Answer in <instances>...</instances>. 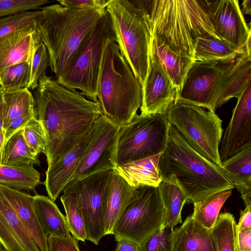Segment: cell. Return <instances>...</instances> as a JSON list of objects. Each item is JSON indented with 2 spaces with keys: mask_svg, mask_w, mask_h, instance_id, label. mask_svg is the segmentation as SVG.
<instances>
[{
  "mask_svg": "<svg viewBox=\"0 0 251 251\" xmlns=\"http://www.w3.org/2000/svg\"><path fill=\"white\" fill-rule=\"evenodd\" d=\"M0 191L40 251H48V236L42 230L36 215L34 196L2 185H0Z\"/></svg>",
  "mask_w": 251,
  "mask_h": 251,
  "instance_id": "d6986e66",
  "label": "cell"
},
{
  "mask_svg": "<svg viewBox=\"0 0 251 251\" xmlns=\"http://www.w3.org/2000/svg\"><path fill=\"white\" fill-rule=\"evenodd\" d=\"M50 2L48 0H0V18L39 10Z\"/></svg>",
  "mask_w": 251,
  "mask_h": 251,
  "instance_id": "60d3db41",
  "label": "cell"
},
{
  "mask_svg": "<svg viewBox=\"0 0 251 251\" xmlns=\"http://www.w3.org/2000/svg\"><path fill=\"white\" fill-rule=\"evenodd\" d=\"M236 226L234 218L230 213L219 214L211 230L216 241L217 251H236Z\"/></svg>",
  "mask_w": 251,
  "mask_h": 251,
  "instance_id": "e575fe53",
  "label": "cell"
},
{
  "mask_svg": "<svg viewBox=\"0 0 251 251\" xmlns=\"http://www.w3.org/2000/svg\"><path fill=\"white\" fill-rule=\"evenodd\" d=\"M97 91L103 115L119 127L130 123L142 104L141 84L113 41L104 50Z\"/></svg>",
  "mask_w": 251,
  "mask_h": 251,
  "instance_id": "5b68a950",
  "label": "cell"
},
{
  "mask_svg": "<svg viewBox=\"0 0 251 251\" xmlns=\"http://www.w3.org/2000/svg\"><path fill=\"white\" fill-rule=\"evenodd\" d=\"M173 251H217L212 231L188 216L174 230Z\"/></svg>",
  "mask_w": 251,
  "mask_h": 251,
  "instance_id": "603a6c76",
  "label": "cell"
},
{
  "mask_svg": "<svg viewBox=\"0 0 251 251\" xmlns=\"http://www.w3.org/2000/svg\"><path fill=\"white\" fill-rule=\"evenodd\" d=\"M60 198L66 212V218L70 233L77 241L85 242L87 233L81 206L76 195L63 191Z\"/></svg>",
  "mask_w": 251,
  "mask_h": 251,
  "instance_id": "836d02e7",
  "label": "cell"
},
{
  "mask_svg": "<svg viewBox=\"0 0 251 251\" xmlns=\"http://www.w3.org/2000/svg\"><path fill=\"white\" fill-rule=\"evenodd\" d=\"M237 98L231 119L220 143L221 162L251 147V82Z\"/></svg>",
  "mask_w": 251,
  "mask_h": 251,
  "instance_id": "9a60e30c",
  "label": "cell"
},
{
  "mask_svg": "<svg viewBox=\"0 0 251 251\" xmlns=\"http://www.w3.org/2000/svg\"><path fill=\"white\" fill-rule=\"evenodd\" d=\"M169 127L166 114H137L130 123L120 127L117 166L161 154L166 148Z\"/></svg>",
  "mask_w": 251,
  "mask_h": 251,
  "instance_id": "9c48e42d",
  "label": "cell"
},
{
  "mask_svg": "<svg viewBox=\"0 0 251 251\" xmlns=\"http://www.w3.org/2000/svg\"><path fill=\"white\" fill-rule=\"evenodd\" d=\"M174 228L162 226L139 245V251H173Z\"/></svg>",
  "mask_w": 251,
  "mask_h": 251,
  "instance_id": "74e56055",
  "label": "cell"
},
{
  "mask_svg": "<svg viewBox=\"0 0 251 251\" xmlns=\"http://www.w3.org/2000/svg\"><path fill=\"white\" fill-rule=\"evenodd\" d=\"M135 190L114 169L105 200V235L113 234L116 223Z\"/></svg>",
  "mask_w": 251,
  "mask_h": 251,
  "instance_id": "cb8c5ba5",
  "label": "cell"
},
{
  "mask_svg": "<svg viewBox=\"0 0 251 251\" xmlns=\"http://www.w3.org/2000/svg\"><path fill=\"white\" fill-rule=\"evenodd\" d=\"M23 134L25 140L35 154L45 152L47 136L44 127L37 117L32 119L23 128Z\"/></svg>",
  "mask_w": 251,
  "mask_h": 251,
  "instance_id": "8d00e7d4",
  "label": "cell"
},
{
  "mask_svg": "<svg viewBox=\"0 0 251 251\" xmlns=\"http://www.w3.org/2000/svg\"><path fill=\"white\" fill-rule=\"evenodd\" d=\"M221 168L241 195L251 190V147L222 161Z\"/></svg>",
  "mask_w": 251,
  "mask_h": 251,
  "instance_id": "83f0119b",
  "label": "cell"
},
{
  "mask_svg": "<svg viewBox=\"0 0 251 251\" xmlns=\"http://www.w3.org/2000/svg\"><path fill=\"white\" fill-rule=\"evenodd\" d=\"M5 143V131L3 129H2L0 131V164H2V160Z\"/></svg>",
  "mask_w": 251,
  "mask_h": 251,
  "instance_id": "681fc988",
  "label": "cell"
},
{
  "mask_svg": "<svg viewBox=\"0 0 251 251\" xmlns=\"http://www.w3.org/2000/svg\"><path fill=\"white\" fill-rule=\"evenodd\" d=\"M120 129V127L113 124L103 115L95 121L90 141L71 181L116 168Z\"/></svg>",
  "mask_w": 251,
  "mask_h": 251,
  "instance_id": "4fadbf2b",
  "label": "cell"
},
{
  "mask_svg": "<svg viewBox=\"0 0 251 251\" xmlns=\"http://www.w3.org/2000/svg\"><path fill=\"white\" fill-rule=\"evenodd\" d=\"M36 20L39 40L46 46L49 67L60 77L84 37L105 11L99 8H73L53 4L42 7Z\"/></svg>",
  "mask_w": 251,
  "mask_h": 251,
  "instance_id": "277c9868",
  "label": "cell"
},
{
  "mask_svg": "<svg viewBox=\"0 0 251 251\" xmlns=\"http://www.w3.org/2000/svg\"><path fill=\"white\" fill-rule=\"evenodd\" d=\"M30 75V62L11 66L0 73V87L7 89H28Z\"/></svg>",
  "mask_w": 251,
  "mask_h": 251,
  "instance_id": "d590c367",
  "label": "cell"
},
{
  "mask_svg": "<svg viewBox=\"0 0 251 251\" xmlns=\"http://www.w3.org/2000/svg\"><path fill=\"white\" fill-rule=\"evenodd\" d=\"M233 59L194 61L176 93L174 103L192 104L215 112L219 86L225 72Z\"/></svg>",
  "mask_w": 251,
  "mask_h": 251,
  "instance_id": "7c38bea8",
  "label": "cell"
},
{
  "mask_svg": "<svg viewBox=\"0 0 251 251\" xmlns=\"http://www.w3.org/2000/svg\"><path fill=\"white\" fill-rule=\"evenodd\" d=\"M142 90L140 114H167L176 89L156 56L149 51V67Z\"/></svg>",
  "mask_w": 251,
  "mask_h": 251,
  "instance_id": "5bb4252c",
  "label": "cell"
},
{
  "mask_svg": "<svg viewBox=\"0 0 251 251\" xmlns=\"http://www.w3.org/2000/svg\"><path fill=\"white\" fill-rule=\"evenodd\" d=\"M245 47L248 52L250 54H251V31L249 33L245 44Z\"/></svg>",
  "mask_w": 251,
  "mask_h": 251,
  "instance_id": "f5cc1de1",
  "label": "cell"
},
{
  "mask_svg": "<svg viewBox=\"0 0 251 251\" xmlns=\"http://www.w3.org/2000/svg\"><path fill=\"white\" fill-rule=\"evenodd\" d=\"M33 206L37 219L45 234L69 237L71 235L66 217L48 197L34 196Z\"/></svg>",
  "mask_w": 251,
  "mask_h": 251,
  "instance_id": "484cf974",
  "label": "cell"
},
{
  "mask_svg": "<svg viewBox=\"0 0 251 251\" xmlns=\"http://www.w3.org/2000/svg\"><path fill=\"white\" fill-rule=\"evenodd\" d=\"M41 10L25 11L0 18V39L35 21Z\"/></svg>",
  "mask_w": 251,
  "mask_h": 251,
  "instance_id": "ab89813d",
  "label": "cell"
},
{
  "mask_svg": "<svg viewBox=\"0 0 251 251\" xmlns=\"http://www.w3.org/2000/svg\"><path fill=\"white\" fill-rule=\"evenodd\" d=\"M39 40L36 21L0 39V73L22 62H31Z\"/></svg>",
  "mask_w": 251,
  "mask_h": 251,
  "instance_id": "ac0fdd59",
  "label": "cell"
},
{
  "mask_svg": "<svg viewBox=\"0 0 251 251\" xmlns=\"http://www.w3.org/2000/svg\"><path fill=\"white\" fill-rule=\"evenodd\" d=\"M245 49L238 50L226 41L211 37L197 38L195 45V61H216L234 59Z\"/></svg>",
  "mask_w": 251,
  "mask_h": 251,
  "instance_id": "f546056e",
  "label": "cell"
},
{
  "mask_svg": "<svg viewBox=\"0 0 251 251\" xmlns=\"http://www.w3.org/2000/svg\"><path fill=\"white\" fill-rule=\"evenodd\" d=\"M251 82V54L245 50L233 59L223 76L216 97V108L237 98Z\"/></svg>",
  "mask_w": 251,
  "mask_h": 251,
  "instance_id": "7402d4cb",
  "label": "cell"
},
{
  "mask_svg": "<svg viewBox=\"0 0 251 251\" xmlns=\"http://www.w3.org/2000/svg\"><path fill=\"white\" fill-rule=\"evenodd\" d=\"M160 154L117 166L115 170L135 188L142 186L157 187L161 182L158 167Z\"/></svg>",
  "mask_w": 251,
  "mask_h": 251,
  "instance_id": "d4e9b609",
  "label": "cell"
},
{
  "mask_svg": "<svg viewBox=\"0 0 251 251\" xmlns=\"http://www.w3.org/2000/svg\"><path fill=\"white\" fill-rule=\"evenodd\" d=\"M2 164L40 165L38 155L34 153L26 144L23 129L13 134L6 142Z\"/></svg>",
  "mask_w": 251,
  "mask_h": 251,
  "instance_id": "d6a6232c",
  "label": "cell"
},
{
  "mask_svg": "<svg viewBox=\"0 0 251 251\" xmlns=\"http://www.w3.org/2000/svg\"><path fill=\"white\" fill-rule=\"evenodd\" d=\"M105 10L112 23L116 43L142 87L149 67L150 39L145 13L135 0H110Z\"/></svg>",
  "mask_w": 251,
  "mask_h": 251,
  "instance_id": "52a82bcc",
  "label": "cell"
},
{
  "mask_svg": "<svg viewBox=\"0 0 251 251\" xmlns=\"http://www.w3.org/2000/svg\"><path fill=\"white\" fill-rule=\"evenodd\" d=\"M115 251H139V245L127 240L117 242Z\"/></svg>",
  "mask_w": 251,
  "mask_h": 251,
  "instance_id": "7dc6e473",
  "label": "cell"
},
{
  "mask_svg": "<svg viewBox=\"0 0 251 251\" xmlns=\"http://www.w3.org/2000/svg\"><path fill=\"white\" fill-rule=\"evenodd\" d=\"M243 12L245 14H251V0H245L242 2Z\"/></svg>",
  "mask_w": 251,
  "mask_h": 251,
  "instance_id": "816d5d0a",
  "label": "cell"
},
{
  "mask_svg": "<svg viewBox=\"0 0 251 251\" xmlns=\"http://www.w3.org/2000/svg\"><path fill=\"white\" fill-rule=\"evenodd\" d=\"M116 42L111 19L106 10L83 39L67 69L56 79L61 84L78 89L88 99L98 102V84L102 60L107 43Z\"/></svg>",
  "mask_w": 251,
  "mask_h": 251,
  "instance_id": "8992f818",
  "label": "cell"
},
{
  "mask_svg": "<svg viewBox=\"0 0 251 251\" xmlns=\"http://www.w3.org/2000/svg\"><path fill=\"white\" fill-rule=\"evenodd\" d=\"M113 171H101L71 181L63 190L73 192L77 196L84 218L87 240L96 245L105 235V200Z\"/></svg>",
  "mask_w": 251,
  "mask_h": 251,
  "instance_id": "8fae6325",
  "label": "cell"
},
{
  "mask_svg": "<svg viewBox=\"0 0 251 251\" xmlns=\"http://www.w3.org/2000/svg\"><path fill=\"white\" fill-rule=\"evenodd\" d=\"M0 251H5L4 249L2 247V246L0 244Z\"/></svg>",
  "mask_w": 251,
  "mask_h": 251,
  "instance_id": "db71d44e",
  "label": "cell"
},
{
  "mask_svg": "<svg viewBox=\"0 0 251 251\" xmlns=\"http://www.w3.org/2000/svg\"><path fill=\"white\" fill-rule=\"evenodd\" d=\"M48 251H80L78 241L73 236H48Z\"/></svg>",
  "mask_w": 251,
  "mask_h": 251,
  "instance_id": "b9f144b4",
  "label": "cell"
},
{
  "mask_svg": "<svg viewBox=\"0 0 251 251\" xmlns=\"http://www.w3.org/2000/svg\"><path fill=\"white\" fill-rule=\"evenodd\" d=\"M236 251H251V228L236 227Z\"/></svg>",
  "mask_w": 251,
  "mask_h": 251,
  "instance_id": "f6af8a7d",
  "label": "cell"
},
{
  "mask_svg": "<svg viewBox=\"0 0 251 251\" xmlns=\"http://www.w3.org/2000/svg\"><path fill=\"white\" fill-rule=\"evenodd\" d=\"M49 66V56L45 45L40 42L35 47L30 62V75L28 89L34 90L41 77L46 75Z\"/></svg>",
  "mask_w": 251,
  "mask_h": 251,
  "instance_id": "f35d334b",
  "label": "cell"
},
{
  "mask_svg": "<svg viewBox=\"0 0 251 251\" xmlns=\"http://www.w3.org/2000/svg\"><path fill=\"white\" fill-rule=\"evenodd\" d=\"M149 51L156 56L178 92L193 59L156 34H150Z\"/></svg>",
  "mask_w": 251,
  "mask_h": 251,
  "instance_id": "44dd1931",
  "label": "cell"
},
{
  "mask_svg": "<svg viewBox=\"0 0 251 251\" xmlns=\"http://www.w3.org/2000/svg\"><path fill=\"white\" fill-rule=\"evenodd\" d=\"M38 119L46 131L48 167L71 150L101 115L99 103L46 74L34 91Z\"/></svg>",
  "mask_w": 251,
  "mask_h": 251,
  "instance_id": "6da1fadb",
  "label": "cell"
},
{
  "mask_svg": "<svg viewBox=\"0 0 251 251\" xmlns=\"http://www.w3.org/2000/svg\"><path fill=\"white\" fill-rule=\"evenodd\" d=\"M164 214L157 187L136 188L115 225V241L127 240L139 245L163 226Z\"/></svg>",
  "mask_w": 251,
  "mask_h": 251,
  "instance_id": "30bf717a",
  "label": "cell"
},
{
  "mask_svg": "<svg viewBox=\"0 0 251 251\" xmlns=\"http://www.w3.org/2000/svg\"><path fill=\"white\" fill-rule=\"evenodd\" d=\"M60 5L69 8H99L105 9L110 0H59Z\"/></svg>",
  "mask_w": 251,
  "mask_h": 251,
  "instance_id": "ee69618b",
  "label": "cell"
},
{
  "mask_svg": "<svg viewBox=\"0 0 251 251\" xmlns=\"http://www.w3.org/2000/svg\"><path fill=\"white\" fill-rule=\"evenodd\" d=\"M208 1V9L217 35L235 49L245 46L251 31L245 22L237 0Z\"/></svg>",
  "mask_w": 251,
  "mask_h": 251,
  "instance_id": "2e32d148",
  "label": "cell"
},
{
  "mask_svg": "<svg viewBox=\"0 0 251 251\" xmlns=\"http://www.w3.org/2000/svg\"><path fill=\"white\" fill-rule=\"evenodd\" d=\"M4 105L2 96V90L0 87V131L3 129Z\"/></svg>",
  "mask_w": 251,
  "mask_h": 251,
  "instance_id": "c3c4849f",
  "label": "cell"
},
{
  "mask_svg": "<svg viewBox=\"0 0 251 251\" xmlns=\"http://www.w3.org/2000/svg\"><path fill=\"white\" fill-rule=\"evenodd\" d=\"M165 214L163 226L173 228L182 223L181 211L187 197L173 176L157 186Z\"/></svg>",
  "mask_w": 251,
  "mask_h": 251,
  "instance_id": "4316f807",
  "label": "cell"
},
{
  "mask_svg": "<svg viewBox=\"0 0 251 251\" xmlns=\"http://www.w3.org/2000/svg\"><path fill=\"white\" fill-rule=\"evenodd\" d=\"M232 192V189L221 191L194 203L192 217L202 226L212 230L221 209Z\"/></svg>",
  "mask_w": 251,
  "mask_h": 251,
  "instance_id": "1f68e13d",
  "label": "cell"
},
{
  "mask_svg": "<svg viewBox=\"0 0 251 251\" xmlns=\"http://www.w3.org/2000/svg\"><path fill=\"white\" fill-rule=\"evenodd\" d=\"M0 244L5 251H40L0 191Z\"/></svg>",
  "mask_w": 251,
  "mask_h": 251,
  "instance_id": "ffe728a7",
  "label": "cell"
},
{
  "mask_svg": "<svg viewBox=\"0 0 251 251\" xmlns=\"http://www.w3.org/2000/svg\"><path fill=\"white\" fill-rule=\"evenodd\" d=\"M135 1L145 13L150 34L158 35L194 61L197 38L221 39L214 30L207 0Z\"/></svg>",
  "mask_w": 251,
  "mask_h": 251,
  "instance_id": "7a4b0ae2",
  "label": "cell"
},
{
  "mask_svg": "<svg viewBox=\"0 0 251 251\" xmlns=\"http://www.w3.org/2000/svg\"><path fill=\"white\" fill-rule=\"evenodd\" d=\"M37 117L35 109L24 114L12 120L5 130V139L7 141L15 133L23 129L25 126L33 118Z\"/></svg>",
  "mask_w": 251,
  "mask_h": 251,
  "instance_id": "7bdbcfd3",
  "label": "cell"
},
{
  "mask_svg": "<svg viewBox=\"0 0 251 251\" xmlns=\"http://www.w3.org/2000/svg\"><path fill=\"white\" fill-rule=\"evenodd\" d=\"M236 227L251 228V207L246 206L245 209L241 210L240 217Z\"/></svg>",
  "mask_w": 251,
  "mask_h": 251,
  "instance_id": "bcb514c9",
  "label": "cell"
},
{
  "mask_svg": "<svg viewBox=\"0 0 251 251\" xmlns=\"http://www.w3.org/2000/svg\"><path fill=\"white\" fill-rule=\"evenodd\" d=\"M2 90L4 105L3 130L14 119L35 109L33 95L28 89Z\"/></svg>",
  "mask_w": 251,
  "mask_h": 251,
  "instance_id": "4dcf8cb0",
  "label": "cell"
},
{
  "mask_svg": "<svg viewBox=\"0 0 251 251\" xmlns=\"http://www.w3.org/2000/svg\"><path fill=\"white\" fill-rule=\"evenodd\" d=\"M158 167L161 182L173 176L188 203H194L218 192L234 188L223 169L192 148L170 124Z\"/></svg>",
  "mask_w": 251,
  "mask_h": 251,
  "instance_id": "3957f363",
  "label": "cell"
},
{
  "mask_svg": "<svg viewBox=\"0 0 251 251\" xmlns=\"http://www.w3.org/2000/svg\"><path fill=\"white\" fill-rule=\"evenodd\" d=\"M40 183V173L33 165L0 164V185L21 191H33Z\"/></svg>",
  "mask_w": 251,
  "mask_h": 251,
  "instance_id": "f1b7e54d",
  "label": "cell"
},
{
  "mask_svg": "<svg viewBox=\"0 0 251 251\" xmlns=\"http://www.w3.org/2000/svg\"><path fill=\"white\" fill-rule=\"evenodd\" d=\"M93 126L71 150L48 167L44 184L48 197L52 201H56L74 176L91 138Z\"/></svg>",
  "mask_w": 251,
  "mask_h": 251,
  "instance_id": "e0dca14e",
  "label": "cell"
},
{
  "mask_svg": "<svg viewBox=\"0 0 251 251\" xmlns=\"http://www.w3.org/2000/svg\"><path fill=\"white\" fill-rule=\"evenodd\" d=\"M241 197L243 199L246 206L251 207V190L246 191L241 195Z\"/></svg>",
  "mask_w": 251,
  "mask_h": 251,
  "instance_id": "f907efd6",
  "label": "cell"
},
{
  "mask_svg": "<svg viewBox=\"0 0 251 251\" xmlns=\"http://www.w3.org/2000/svg\"><path fill=\"white\" fill-rule=\"evenodd\" d=\"M166 115L169 124L192 148L221 167L219 151L223 132L222 121L215 112L176 102L171 105Z\"/></svg>",
  "mask_w": 251,
  "mask_h": 251,
  "instance_id": "ba28073f",
  "label": "cell"
}]
</instances>
